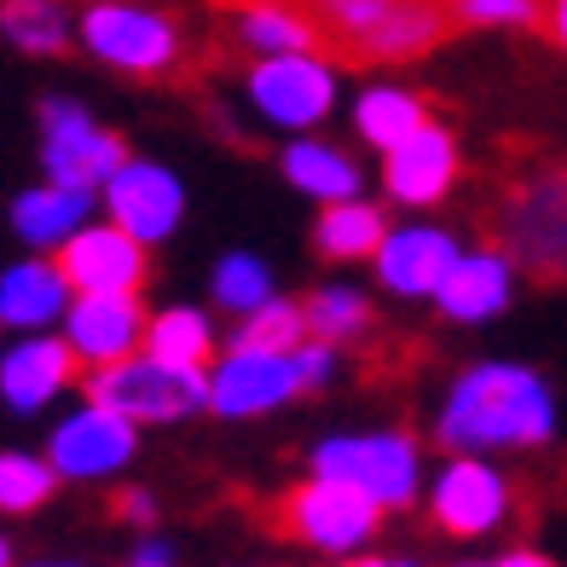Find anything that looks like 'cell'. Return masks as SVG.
I'll list each match as a JSON object with an SVG mask.
<instances>
[{
  "instance_id": "836d02e7",
  "label": "cell",
  "mask_w": 567,
  "mask_h": 567,
  "mask_svg": "<svg viewBox=\"0 0 567 567\" xmlns=\"http://www.w3.org/2000/svg\"><path fill=\"white\" fill-rule=\"evenodd\" d=\"M538 30L567 53V0H538Z\"/></svg>"
},
{
  "instance_id": "3957f363",
  "label": "cell",
  "mask_w": 567,
  "mask_h": 567,
  "mask_svg": "<svg viewBox=\"0 0 567 567\" xmlns=\"http://www.w3.org/2000/svg\"><path fill=\"white\" fill-rule=\"evenodd\" d=\"M272 527H278V538H290V545H301V550L330 556V561H348V556H365V545L377 538L382 504L365 498L348 481L307 475V481H296L290 493L278 498Z\"/></svg>"
},
{
  "instance_id": "277c9868",
  "label": "cell",
  "mask_w": 567,
  "mask_h": 567,
  "mask_svg": "<svg viewBox=\"0 0 567 567\" xmlns=\"http://www.w3.org/2000/svg\"><path fill=\"white\" fill-rule=\"evenodd\" d=\"M82 389L93 405L116 411L127 423H179L197 417L209 405V377L186 371V365H163L157 353H134L116 365H99L82 377Z\"/></svg>"
},
{
  "instance_id": "52a82bcc",
  "label": "cell",
  "mask_w": 567,
  "mask_h": 567,
  "mask_svg": "<svg viewBox=\"0 0 567 567\" xmlns=\"http://www.w3.org/2000/svg\"><path fill=\"white\" fill-rule=\"evenodd\" d=\"M498 244L522 267L545 278H567V168L509 186L498 209Z\"/></svg>"
},
{
  "instance_id": "2e32d148",
  "label": "cell",
  "mask_w": 567,
  "mask_h": 567,
  "mask_svg": "<svg viewBox=\"0 0 567 567\" xmlns=\"http://www.w3.org/2000/svg\"><path fill=\"white\" fill-rule=\"evenodd\" d=\"M457 140L446 127H423V134H411L405 145H394L389 157H382V186H389L394 203L405 209H429V203H441L452 186H457Z\"/></svg>"
},
{
  "instance_id": "e575fe53",
  "label": "cell",
  "mask_w": 567,
  "mask_h": 567,
  "mask_svg": "<svg viewBox=\"0 0 567 567\" xmlns=\"http://www.w3.org/2000/svg\"><path fill=\"white\" fill-rule=\"evenodd\" d=\"M127 567H174V550L163 545V538H140V550L127 556Z\"/></svg>"
},
{
  "instance_id": "d590c367",
  "label": "cell",
  "mask_w": 567,
  "mask_h": 567,
  "mask_svg": "<svg viewBox=\"0 0 567 567\" xmlns=\"http://www.w3.org/2000/svg\"><path fill=\"white\" fill-rule=\"evenodd\" d=\"M493 567H556L550 556H538V550H504Z\"/></svg>"
},
{
  "instance_id": "6da1fadb",
  "label": "cell",
  "mask_w": 567,
  "mask_h": 567,
  "mask_svg": "<svg viewBox=\"0 0 567 567\" xmlns=\"http://www.w3.org/2000/svg\"><path fill=\"white\" fill-rule=\"evenodd\" d=\"M434 434H441L446 452H475V457L527 452L556 434V400L538 382V371L486 359V365H470L452 382Z\"/></svg>"
},
{
  "instance_id": "d4e9b609",
  "label": "cell",
  "mask_w": 567,
  "mask_h": 567,
  "mask_svg": "<svg viewBox=\"0 0 567 567\" xmlns=\"http://www.w3.org/2000/svg\"><path fill=\"white\" fill-rule=\"evenodd\" d=\"M284 174H290V186L319 197V203H348L359 197V168L353 157H342L337 145L324 140H296L290 151H284Z\"/></svg>"
},
{
  "instance_id": "30bf717a",
  "label": "cell",
  "mask_w": 567,
  "mask_h": 567,
  "mask_svg": "<svg viewBox=\"0 0 567 567\" xmlns=\"http://www.w3.org/2000/svg\"><path fill=\"white\" fill-rule=\"evenodd\" d=\"M249 99L278 127H313L337 105V75L324 53H278L249 70Z\"/></svg>"
},
{
  "instance_id": "ac0fdd59",
  "label": "cell",
  "mask_w": 567,
  "mask_h": 567,
  "mask_svg": "<svg viewBox=\"0 0 567 567\" xmlns=\"http://www.w3.org/2000/svg\"><path fill=\"white\" fill-rule=\"evenodd\" d=\"M75 371H82V359H75L70 342L23 337L18 348H7V359H0V400H7L12 411H41L70 389Z\"/></svg>"
},
{
  "instance_id": "1f68e13d",
  "label": "cell",
  "mask_w": 567,
  "mask_h": 567,
  "mask_svg": "<svg viewBox=\"0 0 567 567\" xmlns=\"http://www.w3.org/2000/svg\"><path fill=\"white\" fill-rule=\"evenodd\" d=\"M463 23H538V0H457Z\"/></svg>"
},
{
  "instance_id": "4dcf8cb0",
  "label": "cell",
  "mask_w": 567,
  "mask_h": 567,
  "mask_svg": "<svg viewBox=\"0 0 567 567\" xmlns=\"http://www.w3.org/2000/svg\"><path fill=\"white\" fill-rule=\"evenodd\" d=\"M215 301L226 307V313L249 319L255 307L272 301V272L267 261H255V255H226V261L215 267Z\"/></svg>"
},
{
  "instance_id": "7c38bea8",
  "label": "cell",
  "mask_w": 567,
  "mask_h": 567,
  "mask_svg": "<svg viewBox=\"0 0 567 567\" xmlns=\"http://www.w3.org/2000/svg\"><path fill=\"white\" fill-rule=\"evenodd\" d=\"M53 261L64 267V278H70L75 296H140V284H145V272H151L145 244L134 238V231H122L116 220L82 226V231H75V238L53 255Z\"/></svg>"
},
{
  "instance_id": "44dd1931",
  "label": "cell",
  "mask_w": 567,
  "mask_h": 567,
  "mask_svg": "<svg viewBox=\"0 0 567 567\" xmlns=\"http://www.w3.org/2000/svg\"><path fill=\"white\" fill-rule=\"evenodd\" d=\"M70 313V278L59 261H18L0 278V319L12 330H41Z\"/></svg>"
},
{
  "instance_id": "5b68a950",
  "label": "cell",
  "mask_w": 567,
  "mask_h": 567,
  "mask_svg": "<svg viewBox=\"0 0 567 567\" xmlns=\"http://www.w3.org/2000/svg\"><path fill=\"white\" fill-rule=\"evenodd\" d=\"M313 475L348 481L382 509H411L423 498V452L411 434L400 429H377V434H330L313 446Z\"/></svg>"
},
{
  "instance_id": "9c48e42d",
  "label": "cell",
  "mask_w": 567,
  "mask_h": 567,
  "mask_svg": "<svg viewBox=\"0 0 567 567\" xmlns=\"http://www.w3.org/2000/svg\"><path fill=\"white\" fill-rule=\"evenodd\" d=\"M509 515V481L475 452H452V463L429 486V522L446 538H486Z\"/></svg>"
},
{
  "instance_id": "4316f807",
  "label": "cell",
  "mask_w": 567,
  "mask_h": 567,
  "mask_svg": "<svg viewBox=\"0 0 567 567\" xmlns=\"http://www.w3.org/2000/svg\"><path fill=\"white\" fill-rule=\"evenodd\" d=\"M307 307V330H313V342H359L371 330V307L359 290H348V284H324V290H313L301 301Z\"/></svg>"
},
{
  "instance_id": "8fae6325",
  "label": "cell",
  "mask_w": 567,
  "mask_h": 567,
  "mask_svg": "<svg viewBox=\"0 0 567 567\" xmlns=\"http://www.w3.org/2000/svg\"><path fill=\"white\" fill-rule=\"evenodd\" d=\"M296 394H307L296 353L226 348V359L209 371V411H220V417H267Z\"/></svg>"
},
{
  "instance_id": "f35d334b",
  "label": "cell",
  "mask_w": 567,
  "mask_h": 567,
  "mask_svg": "<svg viewBox=\"0 0 567 567\" xmlns=\"http://www.w3.org/2000/svg\"><path fill=\"white\" fill-rule=\"evenodd\" d=\"M389 567H423V561H411V556H394V561H389Z\"/></svg>"
},
{
  "instance_id": "484cf974",
  "label": "cell",
  "mask_w": 567,
  "mask_h": 567,
  "mask_svg": "<svg viewBox=\"0 0 567 567\" xmlns=\"http://www.w3.org/2000/svg\"><path fill=\"white\" fill-rule=\"evenodd\" d=\"M145 353H157L163 365H186V371H203V359L215 353V330L197 307H168V313L151 319L145 330Z\"/></svg>"
},
{
  "instance_id": "ffe728a7",
  "label": "cell",
  "mask_w": 567,
  "mask_h": 567,
  "mask_svg": "<svg viewBox=\"0 0 567 567\" xmlns=\"http://www.w3.org/2000/svg\"><path fill=\"white\" fill-rule=\"evenodd\" d=\"M87 209H93V192L87 186H30L18 203H12V226L30 249H64L75 231L87 226Z\"/></svg>"
},
{
  "instance_id": "603a6c76",
  "label": "cell",
  "mask_w": 567,
  "mask_h": 567,
  "mask_svg": "<svg viewBox=\"0 0 567 567\" xmlns=\"http://www.w3.org/2000/svg\"><path fill=\"white\" fill-rule=\"evenodd\" d=\"M382 244H389V220L365 197L324 203V215L313 220V249L324 261H377Z\"/></svg>"
},
{
  "instance_id": "8992f818",
  "label": "cell",
  "mask_w": 567,
  "mask_h": 567,
  "mask_svg": "<svg viewBox=\"0 0 567 567\" xmlns=\"http://www.w3.org/2000/svg\"><path fill=\"white\" fill-rule=\"evenodd\" d=\"M82 41L93 47V59H105L122 75H174L186 59L179 23L134 0H93L82 18Z\"/></svg>"
},
{
  "instance_id": "7402d4cb",
  "label": "cell",
  "mask_w": 567,
  "mask_h": 567,
  "mask_svg": "<svg viewBox=\"0 0 567 567\" xmlns=\"http://www.w3.org/2000/svg\"><path fill=\"white\" fill-rule=\"evenodd\" d=\"M238 18V41L255 47L261 59L278 53H319V30L296 0H226Z\"/></svg>"
},
{
  "instance_id": "cb8c5ba5",
  "label": "cell",
  "mask_w": 567,
  "mask_h": 567,
  "mask_svg": "<svg viewBox=\"0 0 567 567\" xmlns=\"http://www.w3.org/2000/svg\"><path fill=\"white\" fill-rule=\"evenodd\" d=\"M353 127H359V140L389 157L394 145H405L411 134H423L429 111H423V99L405 93V87H365L359 105H353Z\"/></svg>"
},
{
  "instance_id": "f546056e",
  "label": "cell",
  "mask_w": 567,
  "mask_h": 567,
  "mask_svg": "<svg viewBox=\"0 0 567 567\" xmlns=\"http://www.w3.org/2000/svg\"><path fill=\"white\" fill-rule=\"evenodd\" d=\"M64 475L53 470V457H30V452H7L0 457V509L7 515H30L53 498V486Z\"/></svg>"
},
{
  "instance_id": "74e56055",
  "label": "cell",
  "mask_w": 567,
  "mask_h": 567,
  "mask_svg": "<svg viewBox=\"0 0 567 567\" xmlns=\"http://www.w3.org/2000/svg\"><path fill=\"white\" fill-rule=\"evenodd\" d=\"M30 567H82V561H30Z\"/></svg>"
},
{
  "instance_id": "d6a6232c",
  "label": "cell",
  "mask_w": 567,
  "mask_h": 567,
  "mask_svg": "<svg viewBox=\"0 0 567 567\" xmlns=\"http://www.w3.org/2000/svg\"><path fill=\"white\" fill-rule=\"evenodd\" d=\"M116 515L127 527H151V522H157V498L140 493V486H127V493H116Z\"/></svg>"
},
{
  "instance_id": "8d00e7d4",
  "label": "cell",
  "mask_w": 567,
  "mask_h": 567,
  "mask_svg": "<svg viewBox=\"0 0 567 567\" xmlns=\"http://www.w3.org/2000/svg\"><path fill=\"white\" fill-rule=\"evenodd\" d=\"M330 567H389V561H377V556H348V561H330Z\"/></svg>"
},
{
  "instance_id": "f1b7e54d",
  "label": "cell",
  "mask_w": 567,
  "mask_h": 567,
  "mask_svg": "<svg viewBox=\"0 0 567 567\" xmlns=\"http://www.w3.org/2000/svg\"><path fill=\"white\" fill-rule=\"evenodd\" d=\"M0 23H7V41L23 47V53H64L70 41V18L59 0H7L0 7Z\"/></svg>"
},
{
  "instance_id": "ab89813d",
  "label": "cell",
  "mask_w": 567,
  "mask_h": 567,
  "mask_svg": "<svg viewBox=\"0 0 567 567\" xmlns=\"http://www.w3.org/2000/svg\"><path fill=\"white\" fill-rule=\"evenodd\" d=\"M457 567H493V561H457Z\"/></svg>"
},
{
  "instance_id": "5bb4252c",
  "label": "cell",
  "mask_w": 567,
  "mask_h": 567,
  "mask_svg": "<svg viewBox=\"0 0 567 567\" xmlns=\"http://www.w3.org/2000/svg\"><path fill=\"white\" fill-rule=\"evenodd\" d=\"M145 307L140 296H75L64 313V342L75 348L87 371L116 365V359H134L145 348Z\"/></svg>"
},
{
  "instance_id": "ba28073f",
  "label": "cell",
  "mask_w": 567,
  "mask_h": 567,
  "mask_svg": "<svg viewBox=\"0 0 567 567\" xmlns=\"http://www.w3.org/2000/svg\"><path fill=\"white\" fill-rule=\"evenodd\" d=\"M122 163H127V145L111 127H99L82 105H70V99H47L41 105V168H47V179L105 192Z\"/></svg>"
},
{
  "instance_id": "83f0119b",
  "label": "cell",
  "mask_w": 567,
  "mask_h": 567,
  "mask_svg": "<svg viewBox=\"0 0 567 567\" xmlns=\"http://www.w3.org/2000/svg\"><path fill=\"white\" fill-rule=\"evenodd\" d=\"M301 342H313L307 307L284 301V296H272L267 307H255V313L238 324V337H231V348H255V353H296Z\"/></svg>"
},
{
  "instance_id": "7a4b0ae2",
  "label": "cell",
  "mask_w": 567,
  "mask_h": 567,
  "mask_svg": "<svg viewBox=\"0 0 567 567\" xmlns=\"http://www.w3.org/2000/svg\"><path fill=\"white\" fill-rule=\"evenodd\" d=\"M319 30V53L330 64H405L441 47L463 12L457 0H296Z\"/></svg>"
},
{
  "instance_id": "9a60e30c",
  "label": "cell",
  "mask_w": 567,
  "mask_h": 567,
  "mask_svg": "<svg viewBox=\"0 0 567 567\" xmlns=\"http://www.w3.org/2000/svg\"><path fill=\"white\" fill-rule=\"evenodd\" d=\"M105 209L122 231H134L140 244H163L179 226V215H186V192H179V179L168 168L127 157L116 168V179L105 186Z\"/></svg>"
},
{
  "instance_id": "4fadbf2b",
  "label": "cell",
  "mask_w": 567,
  "mask_h": 567,
  "mask_svg": "<svg viewBox=\"0 0 567 567\" xmlns=\"http://www.w3.org/2000/svg\"><path fill=\"white\" fill-rule=\"evenodd\" d=\"M134 429L116 417L105 405H82L75 417H64L53 429V441H47V457H53V470L64 481H111L116 470H127V457H134Z\"/></svg>"
},
{
  "instance_id": "e0dca14e",
  "label": "cell",
  "mask_w": 567,
  "mask_h": 567,
  "mask_svg": "<svg viewBox=\"0 0 567 567\" xmlns=\"http://www.w3.org/2000/svg\"><path fill=\"white\" fill-rule=\"evenodd\" d=\"M457 244L441 226H394L389 244L377 249V278L394 296H441L446 272L457 267Z\"/></svg>"
},
{
  "instance_id": "d6986e66",
  "label": "cell",
  "mask_w": 567,
  "mask_h": 567,
  "mask_svg": "<svg viewBox=\"0 0 567 567\" xmlns=\"http://www.w3.org/2000/svg\"><path fill=\"white\" fill-rule=\"evenodd\" d=\"M504 301H509V255L504 249L457 255V267L446 272L441 296H434V307L457 324H486L493 313H504Z\"/></svg>"
}]
</instances>
